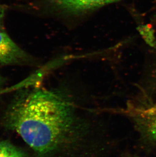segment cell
Wrapping results in <instances>:
<instances>
[{"label":"cell","mask_w":156,"mask_h":157,"mask_svg":"<svg viewBox=\"0 0 156 157\" xmlns=\"http://www.w3.org/2000/svg\"><path fill=\"white\" fill-rule=\"evenodd\" d=\"M6 121L42 155L72 145L82 130L71 103L61 94L45 90L21 97L9 110Z\"/></svg>","instance_id":"6da1fadb"},{"label":"cell","mask_w":156,"mask_h":157,"mask_svg":"<svg viewBox=\"0 0 156 157\" xmlns=\"http://www.w3.org/2000/svg\"><path fill=\"white\" fill-rule=\"evenodd\" d=\"M53 9L65 14L83 13L120 0H48Z\"/></svg>","instance_id":"7a4b0ae2"},{"label":"cell","mask_w":156,"mask_h":157,"mask_svg":"<svg viewBox=\"0 0 156 157\" xmlns=\"http://www.w3.org/2000/svg\"><path fill=\"white\" fill-rule=\"evenodd\" d=\"M30 55L21 48L6 33L0 31V64L15 65L31 61Z\"/></svg>","instance_id":"3957f363"},{"label":"cell","mask_w":156,"mask_h":157,"mask_svg":"<svg viewBox=\"0 0 156 157\" xmlns=\"http://www.w3.org/2000/svg\"><path fill=\"white\" fill-rule=\"evenodd\" d=\"M136 120L144 131L156 140V107L140 109L137 112Z\"/></svg>","instance_id":"277c9868"},{"label":"cell","mask_w":156,"mask_h":157,"mask_svg":"<svg viewBox=\"0 0 156 157\" xmlns=\"http://www.w3.org/2000/svg\"><path fill=\"white\" fill-rule=\"evenodd\" d=\"M0 157H26L16 147L9 142H0Z\"/></svg>","instance_id":"5b68a950"},{"label":"cell","mask_w":156,"mask_h":157,"mask_svg":"<svg viewBox=\"0 0 156 157\" xmlns=\"http://www.w3.org/2000/svg\"><path fill=\"white\" fill-rule=\"evenodd\" d=\"M3 17H4V10H3V8L0 6V25L1 24Z\"/></svg>","instance_id":"8992f818"},{"label":"cell","mask_w":156,"mask_h":157,"mask_svg":"<svg viewBox=\"0 0 156 157\" xmlns=\"http://www.w3.org/2000/svg\"><path fill=\"white\" fill-rule=\"evenodd\" d=\"M3 82V79H2V77L1 75L0 74V86L2 85V83Z\"/></svg>","instance_id":"52a82bcc"},{"label":"cell","mask_w":156,"mask_h":157,"mask_svg":"<svg viewBox=\"0 0 156 157\" xmlns=\"http://www.w3.org/2000/svg\"></svg>","instance_id":"ba28073f"}]
</instances>
